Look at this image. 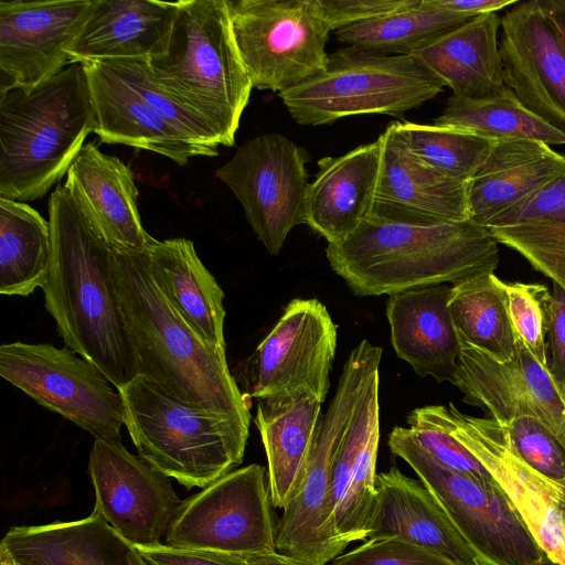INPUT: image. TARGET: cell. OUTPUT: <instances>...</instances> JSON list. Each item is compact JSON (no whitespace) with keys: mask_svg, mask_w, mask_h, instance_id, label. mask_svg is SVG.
I'll use <instances>...</instances> for the list:
<instances>
[{"mask_svg":"<svg viewBox=\"0 0 565 565\" xmlns=\"http://www.w3.org/2000/svg\"><path fill=\"white\" fill-rule=\"evenodd\" d=\"M51 263L44 305L65 347L120 388L139 375L116 291L110 246L94 231L64 185L47 202Z\"/></svg>","mask_w":565,"mask_h":565,"instance_id":"6da1fadb","label":"cell"},{"mask_svg":"<svg viewBox=\"0 0 565 565\" xmlns=\"http://www.w3.org/2000/svg\"><path fill=\"white\" fill-rule=\"evenodd\" d=\"M110 262L139 375L195 408L250 416V398L225 351L206 344L173 309L152 278L148 253L111 248Z\"/></svg>","mask_w":565,"mask_h":565,"instance_id":"7a4b0ae2","label":"cell"},{"mask_svg":"<svg viewBox=\"0 0 565 565\" xmlns=\"http://www.w3.org/2000/svg\"><path fill=\"white\" fill-rule=\"evenodd\" d=\"M498 244L470 220L420 226L369 217L326 253L354 295L381 296L494 271Z\"/></svg>","mask_w":565,"mask_h":565,"instance_id":"3957f363","label":"cell"},{"mask_svg":"<svg viewBox=\"0 0 565 565\" xmlns=\"http://www.w3.org/2000/svg\"><path fill=\"white\" fill-rule=\"evenodd\" d=\"M87 76L73 63L33 87L0 92V198H42L94 132Z\"/></svg>","mask_w":565,"mask_h":565,"instance_id":"277c9868","label":"cell"},{"mask_svg":"<svg viewBox=\"0 0 565 565\" xmlns=\"http://www.w3.org/2000/svg\"><path fill=\"white\" fill-rule=\"evenodd\" d=\"M118 391L138 455L186 489H203L242 463L250 416L195 408L145 375Z\"/></svg>","mask_w":565,"mask_h":565,"instance_id":"5b68a950","label":"cell"},{"mask_svg":"<svg viewBox=\"0 0 565 565\" xmlns=\"http://www.w3.org/2000/svg\"><path fill=\"white\" fill-rule=\"evenodd\" d=\"M146 62L159 85L211 125L221 146L235 143L254 87L235 44L226 0H179L164 51Z\"/></svg>","mask_w":565,"mask_h":565,"instance_id":"8992f818","label":"cell"},{"mask_svg":"<svg viewBox=\"0 0 565 565\" xmlns=\"http://www.w3.org/2000/svg\"><path fill=\"white\" fill-rule=\"evenodd\" d=\"M444 83L414 55H383L345 46L321 71L279 94L299 125L385 114L401 116L443 92Z\"/></svg>","mask_w":565,"mask_h":565,"instance_id":"52a82bcc","label":"cell"},{"mask_svg":"<svg viewBox=\"0 0 565 565\" xmlns=\"http://www.w3.org/2000/svg\"><path fill=\"white\" fill-rule=\"evenodd\" d=\"M382 348L362 340L343 365L337 390L322 414L301 486L282 509L276 551L305 565H327L348 546L337 533L331 469L339 444L372 380L379 375Z\"/></svg>","mask_w":565,"mask_h":565,"instance_id":"ba28073f","label":"cell"},{"mask_svg":"<svg viewBox=\"0 0 565 565\" xmlns=\"http://www.w3.org/2000/svg\"><path fill=\"white\" fill-rule=\"evenodd\" d=\"M388 447L416 472L487 565H553L497 483L443 466L417 444L407 427L392 429Z\"/></svg>","mask_w":565,"mask_h":565,"instance_id":"9c48e42d","label":"cell"},{"mask_svg":"<svg viewBox=\"0 0 565 565\" xmlns=\"http://www.w3.org/2000/svg\"><path fill=\"white\" fill-rule=\"evenodd\" d=\"M253 87L278 94L323 68L331 32L316 0H226Z\"/></svg>","mask_w":565,"mask_h":565,"instance_id":"30bf717a","label":"cell"},{"mask_svg":"<svg viewBox=\"0 0 565 565\" xmlns=\"http://www.w3.org/2000/svg\"><path fill=\"white\" fill-rule=\"evenodd\" d=\"M266 469H234L182 500L164 536L174 548L234 555L276 553V526Z\"/></svg>","mask_w":565,"mask_h":565,"instance_id":"8fae6325","label":"cell"},{"mask_svg":"<svg viewBox=\"0 0 565 565\" xmlns=\"http://www.w3.org/2000/svg\"><path fill=\"white\" fill-rule=\"evenodd\" d=\"M76 354L50 343H4L0 347V375L95 438H120L124 403L118 388Z\"/></svg>","mask_w":565,"mask_h":565,"instance_id":"7c38bea8","label":"cell"},{"mask_svg":"<svg viewBox=\"0 0 565 565\" xmlns=\"http://www.w3.org/2000/svg\"><path fill=\"white\" fill-rule=\"evenodd\" d=\"M338 327L317 299H294L238 366L236 382L249 398L307 392L324 402L335 355Z\"/></svg>","mask_w":565,"mask_h":565,"instance_id":"4fadbf2b","label":"cell"},{"mask_svg":"<svg viewBox=\"0 0 565 565\" xmlns=\"http://www.w3.org/2000/svg\"><path fill=\"white\" fill-rule=\"evenodd\" d=\"M306 151L277 134L259 135L215 172L239 201L248 224L271 255L290 231L306 224L310 182Z\"/></svg>","mask_w":565,"mask_h":565,"instance_id":"5bb4252c","label":"cell"},{"mask_svg":"<svg viewBox=\"0 0 565 565\" xmlns=\"http://www.w3.org/2000/svg\"><path fill=\"white\" fill-rule=\"evenodd\" d=\"M454 436L482 463L516 509L553 565H565V490L546 480L516 452L504 427L487 417L443 405Z\"/></svg>","mask_w":565,"mask_h":565,"instance_id":"9a60e30c","label":"cell"},{"mask_svg":"<svg viewBox=\"0 0 565 565\" xmlns=\"http://www.w3.org/2000/svg\"><path fill=\"white\" fill-rule=\"evenodd\" d=\"M88 469L94 511L132 546L162 543L182 502L171 478L131 454L120 438H94Z\"/></svg>","mask_w":565,"mask_h":565,"instance_id":"2e32d148","label":"cell"},{"mask_svg":"<svg viewBox=\"0 0 565 565\" xmlns=\"http://www.w3.org/2000/svg\"><path fill=\"white\" fill-rule=\"evenodd\" d=\"M95 0L0 1V92L33 87L71 64L66 49Z\"/></svg>","mask_w":565,"mask_h":565,"instance_id":"e0dca14e","label":"cell"},{"mask_svg":"<svg viewBox=\"0 0 565 565\" xmlns=\"http://www.w3.org/2000/svg\"><path fill=\"white\" fill-rule=\"evenodd\" d=\"M500 26L504 85L529 110L565 132V49L540 1L516 2Z\"/></svg>","mask_w":565,"mask_h":565,"instance_id":"ac0fdd59","label":"cell"},{"mask_svg":"<svg viewBox=\"0 0 565 565\" xmlns=\"http://www.w3.org/2000/svg\"><path fill=\"white\" fill-rule=\"evenodd\" d=\"M379 138L382 168L371 218L420 226L469 220L467 182L414 156L398 121L391 122Z\"/></svg>","mask_w":565,"mask_h":565,"instance_id":"d6986e66","label":"cell"},{"mask_svg":"<svg viewBox=\"0 0 565 565\" xmlns=\"http://www.w3.org/2000/svg\"><path fill=\"white\" fill-rule=\"evenodd\" d=\"M94 231L111 247L149 253L160 242L145 230L130 168L94 142L83 146L63 184Z\"/></svg>","mask_w":565,"mask_h":565,"instance_id":"ffe728a7","label":"cell"},{"mask_svg":"<svg viewBox=\"0 0 565 565\" xmlns=\"http://www.w3.org/2000/svg\"><path fill=\"white\" fill-rule=\"evenodd\" d=\"M179 1L95 0L66 49L71 64L150 60L167 45Z\"/></svg>","mask_w":565,"mask_h":565,"instance_id":"44dd1931","label":"cell"},{"mask_svg":"<svg viewBox=\"0 0 565 565\" xmlns=\"http://www.w3.org/2000/svg\"><path fill=\"white\" fill-rule=\"evenodd\" d=\"M399 537L457 565H487L466 542L426 487L397 467L376 475L367 539Z\"/></svg>","mask_w":565,"mask_h":565,"instance_id":"7402d4cb","label":"cell"},{"mask_svg":"<svg viewBox=\"0 0 565 565\" xmlns=\"http://www.w3.org/2000/svg\"><path fill=\"white\" fill-rule=\"evenodd\" d=\"M82 65L94 109V132L103 142L151 151L181 167L193 157H214L172 128L106 63Z\"/></svg>","mask_w":565,"mask_h":565,"instance_id":"603a6c76","label":"cell"},{"mask_svg":"<svg viewBox=\"0 0 565 565\" xmlns=\"http://www.w3.org/2000/svg\"><path fill=\"white\" fill-rule=\"evenodd\" d=\"M382 168V142L359 146L318 161L309 184L306 224L328 244L344 241L371 216Z\"/></svg>","mask_w":565,"mask_h":565,"instance_id":"cb8c5ba5","label":"cell"},{"mask_svg":"<svg viewBox=\"0 0 565 565\" xmlns=\"http://www.w3.org/2000/svg\"><path fill=\"white\" fill-rule=\"evenodd\" d=\"M446 284L412 288L388 295L386 318L397 356L417 375L451 383L460 342L448 301Z\"/></svg>","mask_w":565,"mask_h":565,"instance_id":"d4e9b609","label":"cell"},{"mask_svg":"<svg viewBox=\"0 0 565 565\" xmlns=\"http://www.w3.org/2000/svg\"><path fill=\"white\" fill-rule=\"evenodd\" d=\"M13 565H143L96 511L81 520L12 526L0 543Z\"/></svg>","mask_w":565,"mask_h":565,"instance_id":"484cf974","label":"cell"},{"mask_svg":"<svg viewBox=\"0 0 565 565\" xmlns=\"http://www.w3.org/2000/svg\"><path fill=\"white\" fill-rule=\"evenodd\" d=\"M565 174V154L537 140L493 139L489 154L467 181L469 220L486 227L502 211Z\"/></svg>","mask_w":565,"mask_h":565,"instance_id":"4316f807","label":"cell"},{"mask_svg":"<svg viewBox=\"0 0 565 565\" xmlns=\"http://www.w3.org/2000/svg\"><path fill=\"white\" fill-rule=\"evenodd\" d=\"M321 405L307 392L258 399L254 420L266 452L275 508L284 509L301 486L322 417Z\"/></svg>","mask_w":565,"mask_h":565,"instance_id":"83f0119b","label":"cell"},{"mask_svg":"<svg viewBox=\"0 0 565 565\" xmlns=\"http://www.w3.org/2000/svg\"><path fill=\"white\" fill-rule=\"evenodd\" d=\"M501 18L484 13L440 34L411 55L417 57L452 95L480 98L501 90L498 42Z\"/></svg>","mask_w":565,"mask_h":565,"instance_id":"f1b7e54d","label":"cell"},{"mask_svg":"<svg viewBox=\"0 0 565 565\" xmlns=\"http://www.w3.org/2000/svg\"><path fill=\"white\" fill-rule=\"evenodd\" d=\"M148 255L152 278L178 315L206 344L225 351L224 291L193 242L160 241Z\"/></svg>","mask_w":565,"mask_h":565,"instance_id":"f546056e","label":"cell"},{"mask_svg":"<svg viewBox=\"0 0 565 565\" xmlns=\"http://www.w3.org/2000/svg\"><path fill=\"white\" fill-rule=\"evenodd\" d=\"M49 221L28 203L0 198V294L28 297L46 282Z\"/></svg>","mask_w":565,"mask_h":565,"instance_id":"4dcf8cb0","label":"cell"},{"mask_svg":"<svg viewBox=\"0 0 565 565\" xmlns=\"http://www.w3.org/2000/svg\"><path fill=\"white\" fill-rule=\"evenodd\" d=\"M449 311L460 337L500 361H511L518 335L508 311L505 281L494 271L450 286Z\"/></svg>","mask_w":565,"mask_h":565,"instance_id":"1f68e13d","label":"cell"},{"mask_svg":"<svg viewBox=\"0 0 565 565\" xmlns=\"http://www.w3.org/2000/svg\"><path fill=\"white\" fill-rule=\"evenodd\" d=\"M434 124L490 138L537 140L565 146V132L529 110L508 86L480 98L451 95Z\"/></svg>","mask_w":565,"mask_h":565,"instance_id":"d6a6232c","label":"cell"},{"mask_svg":"<svg viewBox=\"0 0 565 565\" xmlns=\"http://www.w3.org/2000/svg\"><path fill=\"white\" fill-rule=\"evenodd\" d=\"M473 18L440 9L430 0L371 21L344 26L337 39L352 46L383 55H411L440 34Z\"/></svg>","mask_w":565,"mask_h":565,"instance_id":"836d02e7","label":"cell"},{"mask_svg":"<svg viewBox=\"0 0 565 565\" xmlns=\"http://www.w3.org/2000/svg\"><path fill=\"white\" fill-rule=\"evenodd\" d=\"M409 151L439 172L467 182L490 152L493 139L436 124L399 122Z\"/></svg>","mask_w":565,"mask_h":565,"instance_id":"e575fe53","label":"cell"},{"mask_svg":"<svg viewBox=\"0 0 565 565\" xmlns=\"http://www.w3.org/2000/svg\"><path fill=\"white\" fill-rule=\"evenodd\" d=\"M161 118L190 142L218 154L220 139L211 125L168 93L149 72L146 60L105 61Z\"/></svg>","mask_w":565,"mask_h":565,"instance_id":"d590c367","label":"cell"},{"mask_svg":"<svg viewBox=\"0 0 565 565\" xmlns=\"http://www.w3.org/2000/svg\"><path fill=\"white\" fill-rule=\"evenodd\" d=\"M499 425L507 429L516 452L531 468L565 490V451L540 422L529 399Z\"/></svg>","mask_w":565,"mask_h":565,"instance_id":"8d00e7d4","label":"cell"},{"mask_svg":"<svg viewBox=\"0 0 565 565\" xmlns=\"http://www.w3.org/2000/svg\"><path fill=\"white\" fill-rule=\"evenodd\" d=\"M493 238L524 257L565 291V225L523 223L489 228Z\"/></svg>","mask_w":565,"mask_h":565,"instance_id":"74e56055","label":"cell"},{"mask_svg":"<svg viewBox=\"0 0 565 565\" xmlns=\"http://www.w3.org/2000/svg\"><path fill=\"white\" fill-rule=\"evenodd\" d=\"M407 424L417 444L439 463L482 482L495 483L482 463L450 431L443 405L414 408L407 416Z\"/></svg>","mask_w":565,"mask_h":565,"instance_id":"f35d334b","label":"cell"},{"mask_svg":"<svg viewBox=\"0 0 565 565\" xmlns=\"http://www.w3.org/2000/svg\"><path fill=\"white\" fill-rule=\"evenodd\" d=\"M511 361L535 415L565 451V390L559 386L550 366H543L519 335L516 352Z\"/></svg>","mask_w":565,"mask_h":565,"instance_id":"ab89813d","label":"cell"},{"mask_svg":"<svg viewBox=\"0 0 565 565\" xmlns=\"http://www.w3.org/2000/svg\"><path fill=\"white\" fill-rule=\"evenodd\" d=\"M508 311L516 334L533 356L550 366L546 334L550 321L551 292L544 284L505 282Z\"/></svg>","mask_w":565,"mask_h":565,"instance_id":"60d3db41","label":"cell"},{"mask_svg":"<svg viewBox=\"0 0 565 565\" xmlns=\"http://www.w3.org/2000/svg\"><path fill=\"white\" fill-rule=\"evenodd\" d=\"M331 565H457L445 556L399 537L367 539Z\"/></svg>","mask_w":565,"mask_h":565,"instance_id":"b9f144b4","label":"cell"},{"mask_svg":"<svg viewBox=\"0 0 565 565\" xmlns=\"http://www.w3.org/2000/svg\"><path fill=\"white\" fill-rule=\"evenodd\" d=\"M523 223L565 225V174L495 215L486 228L512 226Z\"/></svg>","mask_w":565,"mask_h":565,"instance_id":"7bdbcfd3","label":"cell"},{"mask_svg":"<svg viewBox=\"0 0 565 565\" xmlns=\"http://www.w3.org/2000/svg\"><path fill=\"white\" fill-rule=\"evenodd\" d=\"M316 2L330 30L337 31L408 9L418 0H316Z\"/></svg>","mask_w":565,"mask_h":565,"instance_id":"ee69618b","label":"cell"},{"mask_svg":"<svg viewBox=\"0 0 565 565\" xmlns=\"http://www.w3.org/2000/svg\"><path fill=\"white\" fill-rule=\"evenodd\" d=\"M134 547L143 565H250L246 557L180 550L164 543Z\"/></svg>","mask_w":565,"mask_h":565,"instance_id":"f6af8a7d","label":"cell"},{"mask_svg":"<svg viewBox=\"0 0 565 565\" xmlns=\"http://www.w3.org/2000/svg\"><path fill=\"white\" fill-rule=\"evenodd\" d=\"M547 349L551 353L550 370L565 390V291L553 282L551 292Z\"/></svg>","mask_w":565,"mask_h":565,"instance_id":"bcb514c9","label":"cell"},{"mask_svg":"<svg viewBox=\"0 0 565 565\" xmlns=\"http://www.w3.org/2000/svg\"><path fill=\"white\" fill-rule=\"evenodd\" d=\"M440 9L456 13L477 17L484 13H495L504 8L514 6L515 0H430Z\"/></svg>","mask_w":565,"mask_h":565,"instance_id":"7dc6e473","label":"cell"},{"mask_svg":"<svg viewBox=\"0 0 565 565\" xmlns=\"http://www.w3.org/2000/svg\"><path fill=\"white\" fill-rule=\"evenodd\" d=\"M565 49V0H539Z\"/></svg>","mask_w":565,"mask_h":565,"instance_id":"c3c4849f","label":"cell"},{"mask_svg":"<svg viewBox=\"0 0 565 565\" xmlns=\"http://www.w3.org/2000/svg\"><path fill=\"white\" fill-rule=\"evenodd\" d=\"M0 565H12L10 557L2 550H0Z\"/></svg>","mask_w":565,"mask_h":565,"instance_id":"681fc988","label":"cell"},{"mask_svg":"<svg viewBox=\"0 0 565 565\" xmlns=\"http://www.w3.org/2000/svg\"><path fill=\"white\" fill-rule=\"evenodd\" d=\"M12 563V562H11ZM13 565V564H12Z\"/></svg>","mask_w":565,"mask_h":565,"instance_id":"f907efd6","label":"cell"}]
</instances>
